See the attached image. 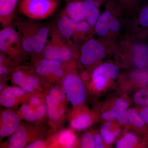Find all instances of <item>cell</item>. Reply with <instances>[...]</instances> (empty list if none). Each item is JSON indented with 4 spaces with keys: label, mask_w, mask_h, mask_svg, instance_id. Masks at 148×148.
<instances>
[{
    "label": "cell",
    "mask_w": 148,
    "mask_h": 148,
    "mask_svg": "<svg viewBox=\"0 0 148 148\" xmlns=\"http://www.w3.org/2000/svg\"><path fill=\"white\" fill-rule=\"evenodd\" d=\"M50 37L42 53L43 59L65 64L71 62L75 57L78 52L77 47L71 45L61 34L57 27L52 28Z\"/></svg>",
    "instance_id": "6da1fadb"
},
{
    "label": "cell",
    "mask_w": 148,
    "mask_h": 148,
    "mask_svg": "<svg viewBox=\"0 0 148 148\" xmlns=\"http://www.w3.org/2000/svg\"><path fill=\"white\" fill-rule=\"evenodd\" d=\"M58 0H22L20 3V12L34 20L45 19L58 8Z\"/></svg>",
    "instance_id": "7a4b0ae2"
},
{
    "label": "cell",
    "mask_w": 148,
    "mask_h": 148,
    "mask_svg": "<svg viewBox=\"0 0 148 148\" xmlns=\"http://www.w3.org/2000/svg\"><path fill=\"white\" fill-rule=\"evenodd\" d=\"M113 47L100 40L91 38L83 42L79 50V61L85 66H92L101 61L108 53V48Z\"/></svg>",
    "instance_id": "3957f363"
},
{
    "label": "cell",
    "mask_w": 148,
    "mask_h": 148,
    "mask_svg": "<svg viewBox=\"0 0 148 148\" xmlns=\"http://www.w3.org/2000/svg\"><path fill=\"white\" fill-rule=\"evenodd\" d=\"M122 50L130 64L138 70L148 66V47L139 38L132 37L123 43Z\"/></svg>",
    "instance_id": "277c9868"
},
{
    "label": "cell",
    "mask_w": 148,
    "mask_h": 148,
    "mask_svg": "<svg viewBox=\"0 0 148 148\" xmlns=\"http://www.w3.org/2000/svg\"><path fill=\"white\" fill-rule=\"evenodd\" d=\"M1 53L12 58H17L24 52L18 32L13 28L5 27L0 32Z\"/></svg>",
    "instance_id": "5b68a950"
},
{
    "label": "cell",
    "mask_w": 148,
    "mask_h": 148,
    "mask_svg": "<svg viewBox=\"0 0 148 148\" xmlns=\"http://www.w3.org/2000/svg\"><path fill=\"white\" fill-rule=\"evenodd\" d=\"M63 86L67 98L71 104L78 106L84 102L86 93L84 84L75 73L66 74L63 81Z\"/></svg>",
    "instance_id": "8992f818"
},
{
    "label": "cell",
    "mask_w": 148,
    "mask_h": 148,
    "mask_svg": "<svg viewBox=\"0 0 148 148\" xmlns=\"http://www.w3.org/2000/svg\"><path fill=\"white\" fill-rule=\"evenodd\" d=\"M17 27L21 45L24 52L32 53L34 41L39 25L31 21H26L18 23Z\"/></svg>",
    "instance_id": "52a82bcc"
},
{
    "label": "cell",
    "mask_w": 148,
    "mask_h": 148,
    "mask_svg": "<svg viewBox=\"0 0 148 148\" xmlns=\"http://www.w3.org/2000/svg\"><path fill=\"white\" fill-rule=\"evenodd\" d=\"M120 73L117 65L112 63H105L97 66L92 73V82L100 85L106 86L109 79H114Z\"/></svg>",
    "instance_id": "ba28073f"
},
{
    "label": "cell",
    "mask_w": 148,
    "mask_h": 148,
    "mask_svg": "<svg viewBox=\"0 0 148 148\" xmlns=\"http://www.w3.org/2000/svg\"><path fill=\"white\" fill-rule=\"evenodd\" d=\"M115 0H108L106 10L101 14L94 28L95 32L100 40L106 43L108 42L109 25Z\"/></svg>",
    "instance_id": "9c48e42d"
},
{
    "label": "cell",
    "mask_w": 148,
    "mask_h": 148,
    "mask_svg": "<svg viewBox=\"0 0 148 148\" xmlns=\"http://www.w3.org/2000/svg\"><path fill=\"white\" fill-rule=\"evenodd\" d=\"M20 121L18 116L13 111L3 112L1 116V137L5 138L12 135L19 127Z\"/></svg>",
    "instance_id": "30bf717a"
},
{
    "label": "cell",
    "mask_w": 148,
    "mask_h": 148,
    "mask_svg": "<svg viewBox=\"0 0 148 148\" xmlns=\"http://www.w3.org/2000/svg\"><path fill=\"white\" fill-rule=\"evenodd\" d=\"M106 0H83L86 20L91 27H95L100 17L99 7Z\"/></svg>",
    "instance_id": "8fae6325"
},
{
    "label": "cell",
    "mask_w": 148,
    "mask_h": 148,
    "mask_svg": "<svg viewBox=\"0 0 148 148\" xmlns=\"http://www.w3.org/2000/svg\"><path fill=\"white\" fill-rule=\"evenodd\" d=\"M26 91L21 88L8 87L2 90L0 96V103L6 108H12L15 105L17 98L25 95Z\"/></svg>",
    "instance_id": "7c38bea8"
},
{
    "label": "cell",
    "mask_w": 148,
    "mask_h": 148,
    "mask_svg": "<svg viewBox=\"0 0 148 148\" xmlns=\"http://www.w3.org/2000/svg\"><path fill=\"white\" fill-rule=\"evenodd\" d=\"M17 0H0V21L5 27H8L13 18Z\"/></svg>",
    "instance_id": "4fadbf2b"
},
{
    "label": "cell",
    "mask_w": 148,
    "mask_h": 148,
    "mask_svg": "<svg viewBox=\"0 0 148 148\" xmlns=\"http://www.w3.org/2000/svg\"><path fill=\"white\" fill-rule=\"evenodd\" d=\"M62 14L57 22V28L63 36L72 45H75L71 39L73 38L75 21L71 19L65 12Z\"/></svg>",
    "instance_id": "5bb4252c"
},
{
    "label": "cell",
    "mask_w": 148,
    "mask_h": 148,
    "mask_svg": "<svg viewBox=\"0 0 148 148\" xmlns=\"http://www.w3.org/2000/svg\"><path fill=\"white\" fill-rule=\"evenodd\" d=\"M64 12L71 19L76 22L86 20L83 1L74 0L66 5Z\"/></svg>",
    "instance_id": "9a60e30c"
},
{
    "label": "cell",
    "mask_w": 148,
    "mask_h": 148,
    "mask_svg": "<svg viewBox=\"0 0 148 148\" xmlns=\"http://www.w3.org/2000/svg\"><path fill=\"white\" fill-rule=\"evenodd\" d=\"M62 64L57 61L42 58L36 63L35 71L41 76H51L57 69L61 68Z\"/></svg>",
    "instance_id": "2e32d148"
},
{
    "label": "cell",
    "mask_w": 148,
    "mask_h": 148,
    "mask_svg": "<svg viewBox=\"0 0 148 148\" xmlns=\"http://www.w3.org/2000/svg\"><path fill=\"white\" fill-rule=\"evenodd\" d=\"M93 31V27L86 20L80 22L75 21L73 40L76 44L82 41H83L84 42L91 38L90 37Z\"/></svg>",
    "instance_id": "e0dca14e"
},
{
    "label": "cell",
    "mask_w": 148,
    "mask_h": 148,
    "mask_svg": "<svg viewBox=\"0 0 148 148\" xmlns=\"http://www.w3.org/2000/svg\"><path fill=\"white\" fill-rule=\"evenodd\" d=\"M32 108L30 105H24L20 108L22 116L28 121H36L40 119L45 114L47 109L44 104H40L34 109Z\"/></svg>",
    "instance_id": "ac0fdd59"
},
{
    "label": "cell",
    "mask_w": 148,
    "mask_h": 148,
    "mask_svg": "<svg viewBox=\"0 0 148 148\" xmlns=\"http://www.w3.org/2000/svg\"><path fill=\"white\" fill-rule=\"evenodd\" d=\"M49 33L48 27L40 26L35 36L32 53L36 55H41L47 42Z\"/></svg>",
    "instance_id": "d6986e66"
},
{
    "label": "cell",
    "mask_w": 148,
    "mask_h": 148,
    "mask_svg": "<svg viewBox=\"0 0 148 148\" xmlns=\"http://www.w3.org/2000/svg\"><path fill=\"white\" fill-rule=\"evenodd\" d=\"M135 21L136 27L140 32V35L145 36L148 31V1L138 11Z\"/></svg>",
    "instance_id": "ffe728a7"
},
{
    "label": "cell",
    "mask_w": 148,
    "mask_h": 148,
    "mask_svg": "<svg viewBox=\"0 0 148 148\" xmlns=\"http://www.w3.org/2000/svg\"><path fill=\"white\" fill-rule=\"evenodd\" d=\"M27 130L23 126L18 127L9 141V147L22 148L24 147L27 141Z\"/></svg>",
    "instance_id": "44dd1931"
},
{
    "label": "cell",
    "mask_w": 148,
    "mask_h": 148,
    "mask_svg": "<svg viewBox=\"0 0 148 148\" xmlns=\"http://www.w3.org/2000/svg\"><path fill=\"white\" fill-rule=\"evenodd\" d=\"M128 107V103L125 100L122 98L118 99L116 101L111 110L103 113L102 118L105 120H112L116 118L119 112L125 110Z\"/></svg>",
    "instance_id": "7402d4cb"
},
{
    "label": "cell",
    "mask_w": 148,
    "mask_h": 148,
    "mask_svg": "<svg viewBox=\"0 0 148 148\" xmlns=\"http://www.w3.org/2000/svg\"><path fill=\"white\" fill-rule=\"evenodd\" d=\"M27 74L21 70H16L12 74V81L14 84L18 85L26 92H33L35 89L29 83L27 79Z\"/></svg>",
    "instance_id": "603a6c76"
},
{
    "label": "cell",
    "mask_w": 148,
    "mask_h": 148,
    "mask_svg": "<svg viewBox=\"0 0 148 148\" xmlns=\"http://www.w3.org/2000/svg\"><path fill=\"white\" fill-rule=\"evenodd\" d=\"M92 119L88 114L80 115L72 120L71 123L72 128L77 130H82L87 128L91 124Z\"/></svg>",
    "instance_id": "cb8c5ba5"
},
{
    "label": "cell",
    "mask_w": 148,
    "mask_h": 148,
    "mask_svg": "<svg viewBox=\"0 0 148 148\" xmlns=\"http://www.w3.org/2000/svg\"><path fill=\"white\" fill-rule=\"evenodd\" d=\"M65 98V93L64 91L58 88H52L50 90L49 94L46 98V103L47 104L58 106L64 101Z\"/></svg>",
    "instance_id": "d4e9b609"
},
{
    "label": "cell",
    "mask_w": 148,
    "mask_h": 148,
    "mask_svg": "<svg viewBox=\"0 0 148 148\" xmlns=\"http://www.w3.org/2000/svg\"><path fill=\"white\" fill-rule=\"evenodd\" d=\"M58 141L59 144L64 147L71 148L75 143L76 137L70 130H64L58 135Z\"/></svg>",
    "instance_id": "484cf974"
},
{
    "label": "cell",
    "mask_w": 148,
    "mask_h": 148,
    "mask_svg": "<svg viewBox=\"0 0 148 148\" xmlns=\"http://www.w3.org/2000/svg\"><path fill=\"white\" fill-rule=\"evenodd\" d=\"M138 142V138L135 134L128 133L118 141L116 145L117 148L134 147Z\"/></svg>",
    "instance_id": "4316f807"
},
{
    "label": "cell",
    "mask_w": 148,
    "mask_h": 148,
    "mask_svg": "<svg viewBox=\"0 0 148 148\" xmlns=\"http://www.w3.org/2000/svg\"><path fill=\"white\" fill-rule=\"evenodd\" d=\"M111 126V123L108 122L104 124L100 130V134L102 139L107 144H111L113 143L116 137L114 131L112 132L110 130Z\"/></svg>",
    "instance_id": "83f0119b"
},
{
    "label": "cell",
    "mask_w": 148,
    "mask_h": 148,
    "mask_svg": "<svg viewBox=\"0 0 148 148\" xmlns=\"http://www.w3.org/2000/svg\"><path fill=\"white\" fill-rule=\"evenodd\" d=\"M129 123L138 128H143L145 126V123L143 121L140 114L134 110L127 111Z\"/></svg>",
    "instance_id": "f1b7e54d"
},
{
    "label": "cell",
    "mask_w": 148,
    "mask_h": 148,
    "mask_svg": "<svg viewBox=\"0 0 148 148\" xmlns=\"http://www.w3.org/2000/svg\"><path fill=\"white\" fill-rule=\"evenodd\" d=\"M134 100L137 105L148 106V89L138 91L134 95Z\"/></svg>",
    "instance_id": "f546056e"
},
{
    "label": "cell",
    "mask_w": 148,
    "mask_h": 148,
    "mask_svg": "<svg viewBox=\"0 0 148 148\" xmlns=\"http://www.w3.org/2000/svg\"><path fill=\"white\" fill-rule=\"evenodd\" d=\"M81 147L95 148L94 138L91 133L89 132H86L83 135L81 139Z\"/></svg>",
    "instance_id": "4dcf8cb0"
},
{
    "label": "cell",
    "mask_w": 148,
    "mask_h": 148,
    "mask_svg": "<svg viewBox=\"0 0 148 148\" xmlns=\"http://www.w3.org/2000/svg\"><path fill=\"white\" fill-rule=\"evenodd\" d=\"M46 109L49 117L53 121H57L60 118V110L58 106L51 104H46Z\"/></svg>",
    "instance_id": "1f68e13d"
},
{
    "label": "cell",
    "mask_w": 148,
    "mask_h": 148,
    "mask_svg": "<svg viewBox=\"0 0 148 148\" xmlns=\"http://www.w3.org/2000/svg\"><path fill=\"white\" fill-rule=\"evenodd\" d=\"M135 73V79L137 82L143 86H148V71L143 70Z\"/></svg>",
    "instance_id": "d6a6232c"
},
{
    "label": "cell",
    "mask_w": 148,
    "mask_h": 148,
    "mask_svg": "<svg viewBox=\"0 0 148 148\" xmlns=\"http://www.w3.org/2000/svg\"><path fill=\"white\" fill-rule=\"evenodd\" d=\"M116 119L118 122L120 124L125 125L129 123L127 111L123 110L119 112Z\"/></svg>",
    "instance_id": "836d02e7"
},
{
    "label": "cell",
    "mask_w": 148,
    "mask_h": 148,
    "mask_svg": "<svg viewBox=\"0 0 148 148\" xmlns=\"http://www.w3.org/2000/svg\"><path fill=\"white\" fill-rule=\"evenodd\" d=\"M27 78L29 83L34 89L38 88L39 86V81L37 77L33 75H27Z\"/></svg>",
    "instance_id": "e575fe53"
},
{
    "label": "cell",
    "mask_w": 148,
    "mask_h": 148,
    "mask_svg": "<svg viewBox=\"0 0 148 148\" xmlns=\"http://www.w3.org/2000/svg\"><path fill=\"white\" fill-rule=\"evenodd\" d=\"M145 123L148 125V106H145L140 111L139 114Z\"/></svg>",
    "instance_id": "d590c367"
},
{
    "label": "cell",
    "mask_w": 148,
    "mask_h": 148,
    "mask_svg": "<svg viewBox=\"0 0 148 148\" xmlns=\"http://www.w3.org/2000/svg\"><path fill=\"white\" fill-rule=\"evenodd\" d=\"M65 67L62 65L61 68L57 69L55 72L53 73L51 76L53 77L56 78H60L62 77L65 73Z\"/></svg>",
    "instance_id": "8d00e7d4"
},
{
    "label": "cell",
    "mask_w": 148,
    "mask_h": 148,
    "mask_svg": "<svg viewBox=\"0 0 148 148\" xmlns=\"http://www.w3.org/2000/svg\"><path fill=\"white\" fill-rule=\"evenodd\" d=\"M95 148H104L102 143V138L99 134H95L93 137Z\"/></svg>",
    "instance_id": "74e56055"
},
{
    "label": "cell",
    "mask_w": 148,
    "mask_h": 148,
    "mask_svg": "<svg viewBox=\"0 0 148 148\" xmlns=\"http://www.w3.org/2000/svg\"><path fill=\"white\" fill-rule=\"evenodd\" d=\"M45 143L41 141H35L34 143H32L29 145L27 148H43L44 147Z\"/></svg>",
    "instance_id": "f35d334b"
},
{
    "label": "cell",
    "mask_w": 148,
    "mask_h": 148,
    "mask_svg": "<svg viewBox=\"0 0 148 148\" xmlns=\"http://www.w3.org/2000/svg\"><path fill=\"white\" fill-rule=\"evenodd\" d=\"M40 99L37 97H32L29 101L30 106L32 107H36L37 106L40 105Z\"/></svg>",
    "instance_id": "ab89813d"
},
{
    "label": "cell",
    "mask_w": 148,
    "mask_h": 148,
    "mask_svg": "<svg viewBox=\"0 0 148 148\" xmlns=\"http://www.w3.org/2000/svg\"><path fill=\"white\" fill-rule=\"evenodd\" d=\"M123 8L124 6L130 5L134 3L135 0H118Z\"/></svg>",
    "instance_id": "60d3db41"
},
{
    "label": "cell",
    "mask_w": 148,
    "mask_h": 148,
    "mask_svg": "<svg viewBox=\"0 0 148 148\" xmlns=\"http://www.w3.org/2000/svg\"><path fill=\"white\" fill-rule=\"evenodd\" d=\"M8 72V69L5 65L3 64H0V75L1 76L6 74Z\"/></svg>",
    "instance_id": "b9f144b4"
},
{
    "label": "cell",
    "mask_w": 148,
    "mask_h": 148,
    "mask_svg": "<svg viewBox=\"0 0 148 148\" xmlns=\"http://www.w3.org/2000/svg\"><path fill=\"white\" fill-rule=\"evenodd\" d=\"M114 132L115 135L116 136L119 135L120 132V131L119 130L116 129L114 131Z\"/></svg>",
    "instance_id": "7bdbcfd3"
},
{
    "label": "cell",
    "mask_w": 148,
    "mask_h": 148,
    "mask_svg": "<svg viewBox=\"0 0 148 148\" xmlns=\"http://www.w3.org/2000/svg\"><path fill=\"white\" fill-rule=\"evenodd\" d=\"M3 88V86L1 84V86H0V90H1V91H2Z\"/></svg>",
    "instance_id": "ee69618b"
}]
</instances>
